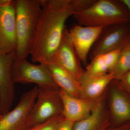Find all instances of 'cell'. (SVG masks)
Here are the masks:
<instances>
[{"label":"cell","instance_id":"obj_12","mask_svg":"<svg viewBox=\"0 0 130 130\" xmlns=\"http://www.w3.org/2000/svg\"><path fill=\"white\" fill-rule=\"evenodd\" d=\"M104 28L77 24L70 30L73 44L80 61L86 63L90 52Z\"/></svg>","mask_w":130,"mask_h":130},{"label":"cell","instance_id":"obj_19","mask_svg":"<svg viewBox=\"0 0 130 130\" xmlns=\"http://www.w3.org/2000/svg\"><path fill=\"white\" fill-rule=\"evenodd\" d=\"M65 119L63 113L61 114L27 130H57L60 124Z\"/></svg>","mask_w":130,"mask_h":130},{"label":"cell","instance_id":"obj_25","mask_svg":"<svg viewBox=\"0 0 130 130\" xmlns=\"http://www.w3.org/2000/svg\"><path fill=\"white\" fill-rule=\"evenodd\" d=\"M12 0H0V6H5L11 2Z\"/></svg>","mask_w":130,"mask_h":130},{"label":"cell","instance_id":"obj_3","mask_svg":"<svg viewBox=\"0 0 130 130\" xmlns=\"http://www.w3.org/2000/svg\"><path fill=\"white\" fill-rule=\"evenodd\" d=\"M73 17L79 25L104 29L129 23L128 10L120 1L96 0L88 8Z\"/></svg>","mask_w":130,"mask_h":130},{"label":"cell","instance_id":"obj_23","mask_svg":"<svg viewBox=\"0 0 130 130\" xmlns=\"http://www.w3.org/2000/svg\"><path fill=\"white\" fill-rule=\"evenodd\" d=\"M107 130H130V122L117 127H111Z\"/></svg>","mask_w":130,"mask_h":130},{"label":"cell","instance_id":"obj_24","mask_svg":"<svg viewBox=\"0 0 130 130\" xmlns=\"http://www.w3.org/2000/svg\"><path fill=\"white\" fill-rule=\"evenodd\" d=\"M120 1L127 8L129 15V23L130 25V0H121Z\"/></svg>","mask_w":130,"mask_h":130},{"label":"cell","instance_id":"obj_18","mask_svg":"<svg viewBox=\"0 0 130 130\" xmlns=\"http://www.w3.org/2000/svg\"><path fill=\"white\" fill-rule=\"evenodd\" d=\"M110 73L108 65L104 54L95 56L91 59L84 73L90 77H97L104 76Z\"/></svg>","mask_w":130,"mask_h":130},{"label":"cell","instance_id":"obj_13","mask_svg":"<svg viewBox=\"0 0 130 130\" xmlns=\"http://www.w3.org/2000/svg\"><path fill=\"white\" fill-rule=\"evenodd\" d=\"M107 91L88 116L74 123L73 130H107L111 126L110 113L106 102Z\"/></svg>","mask_w":130,"mask_h":130},{"label":"cell","instance_id":"obj_2","mask_svg":"<svg viewBox=\"0 0 130 130\" xmlns=\"http://www.w3.org/2000/svg\"><path fill=\"white\" fill-rule=\"evenodd\" d=\"M16 57L27 58L30 54L42 7L39 0L15 1Z\"/></svg>","mask_w":130,"mask_h":130},{"label":"cell","instance_id":"obj_14","mask_svg":"<svg viewBox=\"0 0 130 130\" xmlns=\"http://www.w3.org/2000/svg\"><path fill=\"white\" fill-rule=\"evenodd\" d=\"M63 105V114L65 118L74 122L82 120L90 113L100 99L91 101L73 97L60 89Z\"/></svg>","mask_w":130,"mask_h":130},{"label":"cell","instance_id":"obj_27","mask_svg":"<svg viewBox=\"0 0 130 130\" xmlns=\"http://www.w3.org/2000/svg\"><path fill=\"white\" fill-rule=\"evenodd\" d=\"M3 116V115H2L0 113V120L2 119Z\"/></svg>","mask_w":130,"mask_h":130},{"label":"cell","instance_id":"obj_1","mask_svg":"<svg viewBox=\"0 0 130 130\" xmlns=\"http://www.w3.org/2000/svg\"><path fill=\"white\" fill-rule=\"evenodd\" d=\"M42 7L30 52L33 63L53 60L61 42L67 19L75 13L71 0H39Z\"/></svg>","mask_w":130,"mask_h":130},{"label":"cell","instance_id":"obj_7","mask_svg":"<svg viewBox=\"0 0 130 130\" xmlns=\"http://www.w3.org/2000/svg\"><path fill=\"white\" fill-rule=\"evenodd\" d=\"M17 46L15 1L0 6V54L16 52Z\"/></svg>","mask_w":130,"mask_h":130},{"label":"cell","instance_id":"obj_6","mask_svg":"<svg viewBox=\"0 0 130 130\" xmlns=\"http://www.w3.org/2000/svg\"><path fill=\"white\" fill-rule=\"evenodd\" d=\"M38 90L36 86L22 95L14 109L3 115L0 130H26L28 116L37 98Z\"/></svg>","mask_w":130,"mask_h":130},{"label":"cell","instance_id":"obj_17","mask_svg":"<svg viewBox=\"0 0 130 130\" xmlns=\"http://www.w3.org/2000/svg\"><path fill=\"white\" fill-rule=\"evenodd\" d=\"M130 70V43L127 41L121 49L113 72L115 79L119 80Z\"/></svg>","mask_w":130,"mask_h":130},{"label":"cell","instance_id":"obj_21","mask_svg":"<svg viewBox=\"0 0 130 130\" xmlns=\"http://www.w3.org/2000/svg\"><path fill=\"white\" fill-rule=\"evenodd\" d=\"M117 81L121 88L130 94V70Z\"/></svg>","mask_w":130,"mask_h":130},{"label":"cell","instance_id":"obj_15","mask_svg":"<svg viewBox=\"0 0 130 130\" xmlns=\"http://www.w3.org/2000/svg\"><path fill=\"white\" fill-rule=\"evenodd\" d=\"M115 79L113 72L101 76L90 77L83 73L79 79L80 98L85 100L95 101L106 92L108 87Z\"/></svg>","mask_w":130,"mask_h":130},{"label":"cell","instance_id":"obj_8","mask_svg":"<svg viewBox=\"0 0 130 130\" xmlns=\"http://www.w3.org/2000/svg\"><path fill=\"white\" fill-rule=\"evenodd\" d=\"M16 57V52L0 54V113L3 115L9 111L14 99L12 67Z\"/></svg>","mask_w":130,"mask_h":130},{"label":"cell","instance_id":"obj_10","mask_svg":"<svg viewBox=\"0 0 130 130\" xmlns=\"http://www.w3.org/2000/svg\"><path fill=\"white\" fill-rule=\"evenodd\" d=\"M52 60L60 65L79 81L84 71L73 44L70 31L66 28L60 44Z\"/></svg>","mask_w":130,"mask_h":130},{"label":"cell","instance_id":"obj_26","mask_svg":"<svg viewBox=\"0 0 130 130\" xmlns=\"http://www.w3.org/2000/svg\"><path fill=\"white\" fill-rule=\"evenodd\" d=\"M127 41L130 43V30L128 31V36H127Z\"/></svg>","mask_w":130,"mask_h":130},{"label":"cell","instance_id":"obj_5","mask_svg":"<svg viewBox=\"0 0 130 130\" xmlns=\"http://www.w3.org/2000/svg\"><path fill=\"white\" fill-rule=\"evenodd\" d=\"M12 75L14 84L34 83L38 87L59 88L46 65L35 64L26 58L16 56L12 65Z\"/></svg>","mask_w":130,"mask_h":130},{"label":"cell","instance_id":"obj_9","mask_svg":"<svg viewBox=\"0 0 130 130\" xmlns=\"http://www.w3.org/2000/svg\"><path fill=\"white\" fill-rule=\"evenodd\" d=\"M111 86L108 100L111 127H117L130 122V94L121 88L115 79Z\"/></svg>","mask_w":130,"mask_h":130},{"label":"cell","instance_id":"obj_22","mask_svg":"<svg viewBox=\"0 0 130 130\" xmlns=\"http://www.w3.org/2000/svg\"><path fill=\"white\" fill-rule=\"evenodd\" d=\"M74 123L65 118L60 124L57 130H73Z\"/></svg>","mask_w":130,"mask_h":130},{"label":"cell","instance_id":"obj_16","mask_svg":"<svg viewBox=\"0 0 130 130\" xmlns=\"http://www.w3.org/2000/svg\"><path fill=\"white\" fill-rule=\"evenodd\" d=\"M59 88L73 97L80 98V84L66 70L53 60L45 64Z\"/></svg>","mask_w":130,"mask_h":130},{"label":"cell","instance_id":"obj_20","mask_svg":"<svg viewBox=\"0 0 130 130\" xmlns=\"http://www.w3.org/2000/svg\"><path fill=\"white\" fill-rule=\"evenodd\" d=\"M96 1V0H71V4L75 12L77 13L88 8L94 3Z\"/></svg>","mask_w":130,"mask_h":130},{"label":"cell","instance_id":"obj_11","mask_svg":"<svg viewBox=\"0 0 130 130\" xmlns=\"http://www.w3.org/2000/svg\"><path fill=\"white\" fill-rule=\"evenodd\" d=\"M91 50V60L95 56L122 47L127 40V25L105 28Z\"/></svg>","mask_w":130,"mask_h":130},{"label":"cell","instance_id":"obj_4","mask_svg":"<svg viewBox=\"0 0 130 130\" xmlns=\"http://www.w3.org/2000/svg\"><path fill=\"white\" fill-rule=\"evenodd\" d=\"M38 87L37 98L28 116L26 130L63 113L60 89Z\"/></svg>","mask_w":130,"mask_h":130}]
</instances>
